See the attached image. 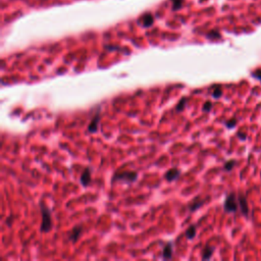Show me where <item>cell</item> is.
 Wrapping results in <instances>:
<instances>
[{"mask_svg":"<svg viewBox=\"0 0 261 261\" xmlns=\"http://www.w3.org/2000/svg\"><path fill=\"white\" fill-rule=\"evenodd\" d=\"M213 252H214V247L206 246L202 252V259L203 260H208V259H210L212 254H213Z\"/></svg>","mask_w":261,"mask_h":261,"instance_id":"cell-11","label":"cell"},{"mask_svg":"<svg viewBox=\"0 0 261 261\" xmlns=\"http://www.w3.org/2000/svg\"><path fill=\"white\" fill-rule=\"evenodd\" d=\"M235 160H228L226 161V163H224V169L226 170V171H231L232 169H233V167L235 166Z\"/></svg>","mask_w":261,"mask_h":261,"instance_id":"cell-16","label":"cell"},{"mask_svg":"<svg viewBox=\"0 0 261 261\" xmlns=\"http://www.w3.org/2000/svg\"><path fill=\"white\" fill-rule=\"evenodd\" d=\"M179 175H181V173H179V169H177V168H171V169L166 171V173L164 175V177H165L166 181L171 182V181L177 179V177H179Z\"/></svg>","mask_w":261,"mask_h":261,"instance_id":"cell-7","label":"cell"},{"mask_svg":"<svg viewBox=\"0 0 261 261\" xmlns=\"http://www.w3.org/2000/svg\"><path fill=\"white\" fill-rule=\"evenodd\" d=\"M99 120H100V114L97 113L95 116L92 118L91 122L88 126V130L90 133H96L98 130V124H99Z\"/></svg>","mask_w":261,"mask_h":261,"instance_id":"cell-8","label":"cell"},{"mask_svg":"<svg viewBox=\"0 0 261 261\" xmlns=\"http://www.w3.org/2000/svg\"><path fill=\"white\" fill-rule=\"evenodd\" d=\"M140 21H141V23H142V26L145 27V28H149V27H151L154 23V19L151 13H145L144 15L141 17Z\"/></svg>","mask_w":261,"mask_h":261,"instance_id":"cell-9","label":"cell"},{"mask_svg":"<svg viewBox=\"0 0 261 261\" xmlns=\"http://www.w3.org/2000/svg\"><path fill=\"white\" fill-rule=\"evenodd\" d=\"M90 181H91V169L90 168H86L84 170V173H82L80 182H81V185L83 187H87L90 184Z\"/></svg>","mask_w":261,"mask_h":261,"instance_id":"cell-6","label":"cell"},{"mask_svg":"<svg viewBox=\"0 0 261 261\" xmlns=\"http://www.w3.org/2000/svg\"><path fill=\"white\" fill-rule=\"evenodd\" d=\"M252 76H253L254 78H257V79L261 80V70H257L256 72H253V75Z\"/></svg>","mask_w":261,"mask_h":261,"instance_id":"cell-21","label":"cell"},{"mask_svg":"<svg viewBox=\"0 0 261 261\" xmlns=\"http://www.w3.org/2000/svg\"><path fill=\"white\" fill-rule=\"evenodd\" d=\"M220 37L219 33L216 32V31H211L207 34V38L208 39H218Z\"/></svg>","mask_w":261,"mask_h":261,"instance_id":"cell-17","label":"cell"},{"mask_svg":"<svg viewBox=\"0 0 261 261\" xmlns=\"http://www.w3.org/2000/svg\"><path fill=\"white\" fill-rule=\"evenodd\" d=\"M196 236V226H190L189 228L186 231V237L189 240H192V239H194V237Z\"/></svg>","mask_w":261,"mask_h":261,"instance_id":"cell-13","label":"cell"},{"mask_svg":"<svg viewBox=\"0 0 261 261\" xmlns=\"http://www.w3.org/2000/svg\"><path fill=\"white\" fill-rule=\"evenodd\" d=\"M186 103H187V99L184 97V98L182 99V100H181L179 103H177V107H175V110H177V111H182V110H184Z\"/></svg>","mask_w":261,"mask_h":261,"instance_id":"cell-15","label":"cell"},{"mask_svg":"<svg viewBox=\"0 0 261 261\" xmlns=\"http://www.w3.org/2000/svg\"><path fill=\"white\" fill-rule=\"evenodd\" d=\"M138 177V173L135 171H124V173H116L113 177V181H122L124 183H133Z\"/></svg>","mask_w":261,"mask_h":261,"instance_id":"cell-3","label":"cell"},{"mask_svg":"<svg viewBox=\"0 0 261 261\" xmlns=\"http://www.w3.org/2000/svg\"><path fill=\"white\" fill-rule=\"evenodd\" d=\"M236 124H237V119H236V118H232V119H230V120H228L226 122V126H228V128H235Z\"/></svg>","mask_w":261,"mask_h":261,"instance_id":"cell-18","label":"cell"},{"mask_svg":"<svg viewBox=\"0 0 261 261\" xmlns=\"http://www.w3.org/2000/svg\"><path fill=\"white\" fill-rule=\"evenodd\" d=\"M40 208H41V214H42V222L40 226V231L42 233H49L53 226L51 212L43 203H40Z\"/></svg>","mask_w":261,"mask_h":261,"instance_id":"cell-1","label":"cell"},{"mask_svg":"<svg viewBox=\"0 0 261 261\" xmlns=\"http://www.w3.org/2000/svg\"><path fill=\"white\" fill-rule=\"evenodd\" d=\"M171 2H173V10H177L182 7L184 0H171Z\"/></svg>","mask_w":261,"mask_h":261,"instance_id":"cell-14","label":"cell"},{"mask_svg":"<svg viewBox=\"0 0 261 261\" xmlns=\"http://www.w3.org/2000/svg\"><path fill=\"white\" fill-rule=\"evenodd\" d=\"M211 108H212V103L210 102V101H207V102H205L204 103V105H203L202 110L204 112H208V111L211 110Z\"/></svg>","mask_w":261,"mask_h":261,"instance_id":"cell-20","label":"cell"},{"mask_svg":"<svg viewBox=\"0 0 261 261\" xmlns=\"http://www.w3.org/2000/svg\"><path fill=\"white\" fill-rule=\"evenodd\" d=\"M238 205L239 202H237L236 195L232 193L228 195V197L226 198V201L224 203V208L226 212H236L238 210Z\"/></svg>","mask_w":261,"mask_h":261,"instance_id":"cell-2","label":"cell"},{"mask_svg":"<svg viewBox=\"0 0 261 261\" xmlns=\"http://www.w3.org/2000/svg\"><path fill=\"white\" fill-rule=\"evenodd\" d=\"M203 203H204V201H203V200H200L199 198L195 199V200H194L193 202H192L191 204L189 205L190 211H195V210L199 209V208H200L201 206L203 205Z\"/></svg>","mask_w":261,"mask_h":261,"instance_id":"cell-12","label":"cell"},{"mask_svg":"<svg viewBox=\"0 0 261 261\" xmlns=\"http://www.w3.org/2000/svg\"><path fill=\"white\" fill-rule=\"evenodd\" d=\"M222 95V88H220V87H217L214 91H213V93H212V96L214 98H216V99L220 97Z\"/></svg>","mask_w":261,"mask_h":261,"instance_id":"cell-19","label":"cell"},{"mask_svg":"<svg viewBox=\"0 0 261 261\" xmlns=\"http://www.w3.org/2000/svg\"><path fill=\"white\" fill-rule=\"evenodd\" d=\"M162 257L164 259H170L173 257V244L171 243H168L164 247L162 252Z\"/></svg>","mask_w":261,"mask_h":261,"instance_id":"cell-10","label":"cell"},{"mask_svg":"<svg viewBox=\"0 0 261 261\" xmlns=\"http://www.w3.org/2000/svg\"><path fill=\"white\" fill-rule=\"evenodd\" d=\"M238 202L239 206L241 208V212L245 216H248V212H249V206H248L247 199L245 198L244 196H239L238 197Z\"/></svg>","mask_w":261,"mask_h":261,"instance_id":"cell-5","label":"cell"},{"mask_svg":"<svg viewBox=\"0 0 261 261\" xmlns=\"http://www.w3.org/2000/svg\"><path fill=\"white\" fill-rule=\"evenodd\" d=\"M82 231H83V228H82L81 224H78V226H74V228L68 234V240L72 243H76L80 239V237H81Z\"/></svg>","mask_w":261,"mask_h":261,"instance_id":"cell-4","label":"cell"}]
</instances>
